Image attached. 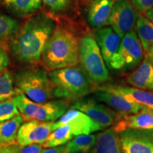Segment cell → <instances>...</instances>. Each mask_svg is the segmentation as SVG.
Returning a JSON list of instances; mask_svg holds the SVG:
<instances>
[{"label":"cell","instance_id":"obj_1","mask_svg":"<svg viewBox=\"0 0 153 153\" xmlns=\"http://www.w3.org/2000/svg\"><path fill=\"white\" fill-rule=\"evenodd\" d=\"M55 28V21L46 14H38L30 18L12 38L11 51L13 57L25 64L38 62Z\"/></svg>","mask_w":153,"mask_h":153},{"label":"cell","instance_id":"obj_2","mask_svg":"<svg viewBox=\"0 0 153 153\" xmlns=\"http://www.w3.org/2000/svg\"><path fill=\"white\" fill-rule=\"evenodd\" d=\"M79 43L70 30L55 28L42 54L44 66L50 70L76 66L79 62Z\"/></svg>","mask_w":153,"mask_h":153},{"label":"cell","instance_id":"obj_3","mask_svg":"<svg viewBox=\"0 0 153 153\" xmlns=\"http://www.w3.org/2000/svg\"><path fill=\"white\" fill-rule=\"evenodd\" d=\"M48 76L53 85V97L55 98L76 101L91 91L92 80L80 67L52 70Z\"/></svg>","mask_w":153,"mask_h":153},{"label":"cell","instance_id":"obj_4","mask_svg":"<svg viewBox=\"0 0 153 153\" xmlns=\"http://www.w3.org/2000/svg\"><path fill=\"white\" fill-rule=\"evenodd\" d=\"M14 82L21 92L36 102H46L53 98L52 82L42 69H21L15 74Z\"/></svg>","mask_w":153,"mask_h":153},{"label":"cell","instance_id":"obj_5","mask_svg":"<svg viewBox=\"0 0 153 153\" xmlns=\"http://www.w3.org/2000/svg\"><path fill=\"white\" fill-rule=\"evenodd\" d=\"M12 99L24 120L28 121H54L68 111L69 108V101L65 99L38 103L32 101L23 93Z\"/></svg>","mask_w":153,"mask_h":153},{"label":"cell","instance_id":"obj_6","mask_svg":"<svg viewBox=\"0 0 153 153\" xmlns=\"http://www.w3.org/2000/svg\"><path fill=\"white\" fill-rule=\"evenodd\" d=\"M79 60L82 69L93 82L101 83L110 79L100 48L93 36H85L80 41Z\"/></svg>","mask_w":153,"mask_h":153},{"label":"cell","instance_id":"obj_7","mask_svg":"<svg viewBox=\"0 0 153 153\" xmlns=\"http://www.w3.org/2000/svg\"><path fill=\"white\" fill-rule=\"evenodd\" d=\"M143 48L134 30L122 38L118 52L112 57L110 69L131 70L138 65L143 59Z\"/></svg>","mask_w":153,"mask_h":153},{"label":"cell","instance_id":"obj_8","mask_svg":"<svg viewBox=\"0 0 153 153\" xmlns=\"http://www.w3.org/2000/svg\"><path fill=\"white\" fill-rule=\"evenodd\" d=\"M139 14L130 0H116L113 6L109 25L123 38L135 28Z\"/></svg>","mask_w":153,"mask_h":153},{"label":"cell","instance_id":"obj_9","mask_svg":"<svg viewBox=\"0 0 153 153\" xmlns=\"http://www.w3.org/2000/svg\"><path fill=\"white\" fill-rule=\"evenodd\" d=\"M68 124L71 128L74 136L89 135L94 132L101 131L104 128L85 113L70 108L66 111L57 122L53 124V131L60 126Z\"/></svg>","mask_w":153,"mask_h":153},{"label":"cell","instance_id":"obj_10","mask_svg":"<svg viewBox=\"0 0 153 153\" xmlns=\"http://www.w3.org/2000/svg\"><path fill=\"white\" fill-rule=\"evenodd\" d=\"M54 122L28 120L22 124L17 134L16 141L19 146L33 144L43 145L53 131Z\"/></svg>","mask_w":153,"mask_h":153},{"label":"cell","instance_id":"obj_11","mask_svg":"<svg viewBox=\"0 0 153 153\" xmlns=\"http://www.w3.org/2000/svg\"><path fill=\"white\" fill-rule=\"evenodd\" d=\"M123 153H153V135L143 130L127 129L118 133Z\"/></svg>","mask_w":153,"mask_h":153},{"label":"cell","instance_id":"obj_12","mask_svg":"<svg viewBox=\"0 0 153 153\" xmlns=\"http://www.w3.org/2000/svg\"><path fill=\"white\" fill-rule=\"evenodd\" d=\"M71 108L85 113L104 128L118 121L117 113L104 105L97 104L93 99H82L74 101Z\"/></svg>","mask_w":153,"mask_h":153},{"label":"cell","instance_id":"obj_13","mask_svg":"<svg viewBox=\"0 0 153 153\" xmlns=\"http://www.w3.org/2000/svg\"><path fill=\"white\" fill-rule=\"evenodd\" d=\"M113 128L118 133L127 129L153 131V109L143 106L138 112L133 115H124L122 119L118 120Z\"/></svg>","mask_w":153,"mask_h":153},{"label":"cell","instance_id":"obj_14","mask_svg":"<svg viewBox=\"0 0 153 153\" xmlns=\"http://www.w3.org/2000/svg\"><path fill=\"white\" fill-rule=\"evenodd\" d=\"M95 38L105 62L110 68L111 61L118 52L122 38L110 27L99 28L95 33Z\"/></svg>","mask_w":153,"mask_h":153},{"label":"cell","instance_id":"obj_15","mask_svg":"<svg viewBox=\"0 0 153 153\" xmlns=\"http://www.w3.org/2000/svg\"><path fill=\"white\" fill-rule=\"evenodd\" d=\"M114 0H92L87 12L89 24L94 28H103L109 24Z\"/></svg>","mask_w":153,"mask_h":153},{"label":"cell","instance_id":"obj_16","mask_svg":"<svg viewBox=\"0 0 153 153\" xmlns=\"http://www.w3.org/2000/svg\"><path fill=\"white\" fill-rule=\"evenodd\" d=\"M99 90L110 91L124 97L130 102L135 103L153 109V92L118 85H108L99 88Z\"/></svg>","mask_w":153,"mask_h":153},{"label":"cell","instance_id":"obj_17","mask_svg":"<svg viewBox=\"0 0 153 153\" xmlns=\"http://www.w3.org/2000/svg\"><path fill=\"white\" fill-rule=\"evenodd\" d=\"M96 96L99 101L106 103L123 115L135 114L143 107L142 105L130 102L122 96L110 91L99 90L96 92Z\"/></svg>","mask_w":153,"mask_h":153},{"label":"cell","instance_id":"obj_18","mask_svg":"<svg viewBox=\"0 0 153 153\" xmlns=\"http://www.w3.org/2000/svg\"><path fill=\"white\" fill-rule=\"evenodd\" d=\"M93 153H123L118 133L108 128L97 135Z\"/></svg>","mask_w":153,"mask_h":153},{"label":"cell","instance_id":"obj_19","mask_svg":"<svg viewBox=\"0 0 153 153\" xmlns=\"http://www.w3.org/2000/svg\"><path fill=\"white\" fill-rule=\"evenodd\" d=\"M127 82L134 87L143 89H153V65L145 58L141 65L127 78Z\"/></svg>","mask_w":153,"mask_h":153},{"label":"cell","instance_id":"obj_20","mask_svg":"<svg viewBox=\"0 0 153 153\" xmlns=\"http://www.w3.org/2000/svg\"><path fill=\"white\" fill-rule=\"evenodd\" d=\"M24 120L20 114L9 120L0 122V144H15L18 131Z\"/></svg>","mask_w":153,"mask_h":153},{"label":"cell","instance_id":"obj_21","mask_svg":"<svg viewBox=\"0 0 153 153\" xmlns=\"http://www.w3.org/2000/svg\"><path fill=\"white\" fill-rule=\"evenodd\" d=\"M4 7L21 16L33 14L41 7L42 0H2Z\"/></svg>","mask_w":153,"mask_h":153},{"label":"cell","instance_id":"obj_22","mask_svg":"<svg viewBox=\"0 0 153 153\" xmlns=\"http://www.w3.org/2000/svg\"><path fill=\"white\" fill-rule=\"evenodd\" d=\"M137 35L146 53L153 43V24L144 14H140L135 25Z\"/></svg>","mask_w":153,"mask_h":153},{"label":"cell","instance_id":"obj_23","mask_svg":"<svg viewBox=\"0 0 153 153\" xmlns=\"http://www.w3.org/2000/svg\"><path fill=\"white\" fill-rule=\"evenodd\" d=\"M73 137L74 135L70 126L68 124H65L54 130L50 134L45 142L42 145L45 148H54L65 145Z\"/></svg>","mask_w":153,"mask_h":153},{"label":"cell","instance_id":"obj_24","mask_svg":"<svg viewBox=\"0 0 153 153\" xmlns=\"http://www.w3.org/2000/svg\"><path fill=\"white\" fill-rule=\"evenodd\" d=\"M96 141L95 135H79L70 140L66 145L70 153H87L94 147Z\"/></svg>","mask_w":153,"mask_h":153},{"label":"cell","instance_id":"obj_25","mask_svg":"<svg viewBox=\"0 0 153 153\" xmlns=\"http://www.w3.org/2000/svg\"><path fill=\"white\" fill-rule=\"evenodd\" d=\"M14 76L9 70H4L0 74V101L12 99L21 94V91L14 87Z\"/></svg>","mask_w":153,"mask_h":153},{"label":"cell","instance_id":"obj_26","mask_svg":"<svg viewBox=\"0 0 153 153\" xmlns=\"http://www.w3.org/2000/svg\"><path fill=\"white\" fill-rule=\"evenodd\" d=\"M19 28V24L16 19L0 14V39L15 34Z\"/></svg>","mask_w":153,"mask_h":153},{"label":"cell","instance_id":"obj_27","mask_svg":"<svg viewBox=\"0 0 153 153\" xmlns=\"http://www.w3.org/2000/svg\"><path fill=\"white\" fill-rule=\"evenodd\" d=\"M20 114V111L13 99L0 102V122L9 120Z\"/></svg>","mask_w":153,"mask_h":153},{"label":"cell","instance_id":"obj_28","mask_svg":"<svg viewBox=\"0 0 153 153\" xmlns=\"http://www.w3.org/2000/svg\"><path fill=\"white\" fill-rule=\"evenodd\" d=\"M72 0H42L50 10L53 12H60L70 5Z\"/></svg>","mask_w":153,"mask_h":153},{"label":"cell","instance_id":"obj_29","mask_svg":"<svg viewBox=\"0 0 153 153\" xmlns=\"http://www.w3.org/2000/svg\"><path fill=\"white\" fill-rule=\"evenodd\" d=\"M10 59L8 53V48L5 42L0 41V74L7 69Z\"/></svg>","mask_w":153,"mask_h":153},{"label":"cell","instance_id":"obj_30","mask_svg":"<svg viewBox=\"0 0 153 153\" xmlns=\"http://www.w3.org/2000/svg\"><path fill=\"white\" fill-rule=\"evenodd\" d=\"M140 14H146L153 8V0H130Z\"/></svg>","mask_w":153,"mask_h":153},{"label":"cell","instance_id":"obj_31","mask_svg":"<svg viewBox=\"0 0 153 153\" xmlns=\"http://www.w3.org/2000/svg\"><path fill=\"white\" fill-rule=\"evenodd\" d=\"M43 150L41 144H33L27 146H19L17 153H41Z\"/></svg>","mask_w":153,"mask_h":153},{"label":"cell","instance_id":"obj_32","mask_svg":"<svg viewBox=\"0 0 153 153\" xmlns=\"http://www.w3.org/2000/svg\"><path fill=\"white\" fill-rule=\"evenodd\" d=\"M41 153H70L66 145H60L54 148H48L43 149Z\"/></svg>","mask_w":153,"mask_h":153},{"label":"cell","instance_id":"obj_33","mask_svg":"<svg viewBox=\"0 0 153 153\" xmlns=\"http://www.w3.org/2000/svg\"><path fill=\"white\" fill-rule=\"evenodd\" d=\"M19 148V145L16 143L15 144L9 145L4 148L0 151V153H17Z\"/></svg>","mask_w":153,"mask_h":153},{"label":"cell","instance_id":"obj_34","mask_svg":"<svg viewBox=\"0 0 153 153\" xmlns=\"http://www.w3.org/2000/svg\"><path fill=\"white\" fill-rule=\"evenodd\" d=\"M145 54H146V57L145 58L148 59L153 65V43L150 45L148 51L145 53Z\"/></svg>","mask_w":153,"mask_h":153},{"label":"cell","instance_id":"obj_35","mask_svg":"<svg viewBox=\"0 0 153 153\" xmlns=\"http://www.w3.org/2000/svg\"><path fill=\"white\" fill-rule=\"evenodd\" d=\"M145 14H146V16L148 17V19H150L153 24V8L151 9L150 10H149L148 11H147Z\"/></svg>","mask_w":153,"mask_h":153}]
</instances>
